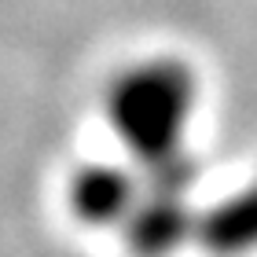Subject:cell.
<instances>
[{
    "label": "cell",
    "instance_id": "cell-1",
    "mask_svg": "<svg viewBox=\"0 0 257 257\" xmlns=\"http://www.w3.org/2000/svg\"><path fill=\"white\" fill-rule=\"evenodd\" d=\"M198 107V77L177 55H158L121 70L107 92V121L121 147L144 166L188 151Z\"/></svg>",
    "mask_w": 257,
    "mask_h": 257
},
{
    "label": "cell",
    "instance_id": "cell-2",
    "mask_svg": "<svg viewBox=\"0 0 257 257\" xmlns=\"http://www.w3.org/2000/svg\"><path fill=\"white\" fill-rule=\"evenodd\" d=\"M198 213L188 206V191L147 188L121 224L125 250L133 257H173L180 246L195 242Z\"/></svg>",
    "mask_w": 257,
    "mask_h": 257
},
{
    "label": "cell",
    "instance_id": "cell-3",
    "mask_svg": "<svg viewBox=\"0 0 257 257\" xmlns=\"http://www.w3.org/2000/svg\"><path fill=\"white\" fill-rule=\"evenodd\" d=\"M144 195V173L118 162H88L70 173L66 206L85 228H121Z\"/></svg>",
    "mask_w": 257,
    "mask_h": 257
},
{
    "label": "cell",
    "instance_id": "cell-4",
    "mask_svg": "<svg viewBox=\"0 0 257 257\" xmlns=\"http://www.w3.org/2000/svg\"><path fill=\"white\" fill-rule=\"evenodd\" d=\"M195 242L209 257H246L257 253V184L224 195L198 213Z\"/></svg>",
    "mask_w": 257,
    "mask_h": 257
}]
</instances>
